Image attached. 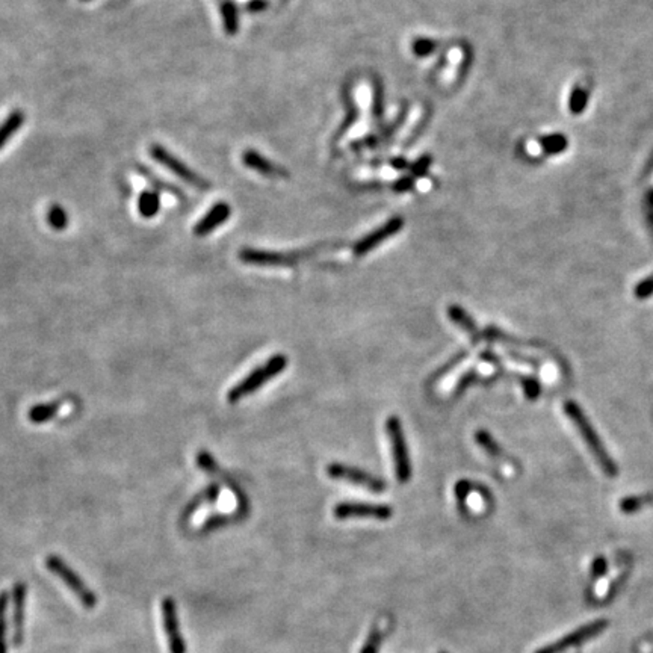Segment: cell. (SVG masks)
Wrapping results in <instances>:
<instances>
[{
    "label": "cell",
    "instance_id": "6da1fadb",
    "mask_svg": "<svg viewBox=\"0 0 653 653\" xmlns=\"http://www.w3.org/2000/svg\"><path fill=\"white\" fill-rule=\"evenodd\" d=\"M564 413L573 422V425L576 427V430H578L584 443L587 445V448H589V451L594 457L596 463L604 471V473L608 476H616L618 473V467L611 459V455L608 454L602 440L599 439V434L592 425V422L584 415L582 408L573 401H565Z\"/></svg>",
    "mask_w": 653,
    "mask_h": 653
},
{
    "label": "cell",
    "instance_id": "f546056e",
    "mask_svg": "<svg viewBox=\"0 0 653 653\" xmlns=\"http://www.w3.org/2000/svg\"><path fill=\"white\" fill-rule=\"evenodd\" d=\"M522 386L529 399H536L540 395V384L536 378H522Z\"/></svg>",
    "mask_w": 653,
    "mask_h": 653
},
{
    "label": "cell",
    "instance_id": "83f0119b",
    "mask_svg": "<svg viewBox=\"0 0 653 653\" xmlns=\"http://www.w3.org/2000/svg\"><path fill=\"white\" fill-rule=\"evenodd\" d=\"M197 464H199L200 469H203L206 473H209V475H216L218 471H220V469H218L215 460H213V457L209 452H206V451L199 452Z\"/></svg>",
    "mask_w": 653,
    "mask_h": 653
},
{
    "label": "cell",
    "instance_id": "7c38bea8",
    "mask_svg": "<svg viewBox=\"0 0 653 653\" xmlns=\"http://www.w3.org/2000/svg\"><path fill=\"white\" fill-rule=\"evenodd\" d=\"M26 592L28 587L23 582H17L13 589V645L20 646L25 638V616H26Z\"/></svg>",
    "mask_w": 653,
    "mask_h": 653
},
{
    "label": "cell",
    "instance_id": "9c48e42d",
    "mask_svg": "<svg viewBox=\"0 0 653 653\" xmlns=\"http://www.w3.org/2000/svg\"><path fill=\"white\" fill-rule=\"evenodd\" d=\"M606 626H608L606 620H597V622L589 623V625L580 628L578 630H575V633H572L570 635H565L564 638L557 641V643L540 649L537 653H563L564 650H567L570 647L581 646L582 643H585L587 640L594 638L601 633H604Z\"/></svg>",
    "mask_w": 653,
    "mask_h": 653
},
{
    "label": "cell",
    "instance_id": "484cf974",
    "mask_svg": "<svg viewBox=\"0 0 653 653\" xmlns=\"http://www.w3.org/2000/svg\"><path fill=\"white\" fill-rule=\"evenodd\" d=\"M345 102H346V107H348V117L345 118V123L341 126V129L337 130V134H336V139H339L343 136V134L346 132L348 129H350L354 122L357 119L358 117V111H357V107L354 105V102L350 99V95H345Z\"/></svg>",
    "mask_w": 653,
    "mask_h": 653
},
{
    "label": "cell",
    "instance_id": "52a82bcc",
    "mask_svg": "<svg viewBox=\"0 0 653 653\" xmlns=\"http://www.w3.org/2000/svg\"><path fill=\"white\" fill-rule=\"evenodd\" d=\"M313 249L309 252H293V253H277V252H268V249H257V248H242L239 252V259L248 265H257V266H288L295 264L297 260L307 257Z\"/></svg>",
    "mask_w": 653,
    "mask_h": 653
},
{
    "label": "cell",
    "instance_id": "7a4b0ae2",
    "mask_svg": "<svg viewBox=\"0 0 653 653\" xmlns=\"http://www.w3.org/2000/svg\"><path fill=\"white\" fill-rule=\"evenodd\" d=\"M286 366H288L286 355H283V354L272 355L268 362H265L262 366L254 369V371L249 372L242 381H239L236 386H233L230 390H228L227 401L230 402V404H236V402H239L242 398L259 390L272 378L280 375L283 371H285Z\"/></svg>",
    "mask_w": 653,
    "mask_h": 653
},
{
    "label": "cell",
    "instance_id": "603a6c76",
    "mask_svg": "<svg viewBox=\"0 0 653 653\" xmlns=\"http://www.w3.org/2000/svg\"><path fill=\"white\" fill-rule=\"evenodd\" d=\"M475 439H476V443L480 445L487 454H490L492 457H500V455H502V451H500L499 445L496 443V440L487 431H478L476 435H475Z\"/></svg>",
    "mask_w": 653,
    "mask_h": 653
},
{
    "label": "cell",
    "instance_id": "8d00e7d4",
    "mask_svg": "<svg viewBox=\"0 0 653 653\" xmlns=\"http://www.w3.org/2000/svg\"><path fill=\"white\" fill-rule=\"evenodd\" d=\"M83 2H88V0H83Z\"/></svg>",
    "mask_w": 653,
    "mask_h": 653
},
{
    "label": "cell",
    "instance_id": "ba28073f",
    "mask_svg": "<svg viewBox=\"0 0 653 653\" xmlns=\"http://www.w3.org/2000/svg\"><path fill=\"white\" fill-rule=\"evenodd\" d=\"M334 516L341 520L353 517H372L378 520L390 519L394 510L384 504H367V502H342L334 507Z\"/></svg>",
    "mask_w": 653,
    "mask_h": 653
},
{
    "label": "cell",
    "instance_id": "d590c367",
    "mask_svg": "<svg viewBox=\"0 0 653 653\" xmlns=\"http://www.w3.org/2000/svg\"><path fill=\"white\" fill-rule=\"evenodd\" d=\"M392 167H394L398 171H401V170H404L407 167V162H406L404 158H395L394 160H392Z\"/></svg>",
    "mask_w": 653,
    "mask_h": 653
},
{
    "label": "cell",
    "instance_id": "d6986e66",
    "mask_svg": "<svg viewBox=\"0 0 653 653\" xmlns=\"http://www.w3.org/2000/svg\"><path fill=\"white\" fill-rule=\"evenodd\" d=\"M221 18L225 34L235 35L239 29V14L232 0H224L221 4Z\"/></svg>",
    "mask_w": 653,
    "mask_h": 653
},
{
    "label": "cell",
    "instance_id": "30bf717a",
    "mask_svg": "<svg viewBox=\"0 0 653 653\" xmlns=\"http://www.w3.org/2000/svg\"><path fill=\"white\" fill-rule=\"evenodd\" d=\"M402 227H404V220H402L401 216L390 218V220L386 224H383L381 227H378L377 230L366 235L365 237H362L360 241H358L354 245V254L355 256L367 254L369 252H371V249H374L378 245L383 244L386 239L399 233L402 230Z\"/></svg>",
    "mask_w": 653,
    "mask_h": 653
},
{
    "label": "cell",
    "instance_id": "3957f363",
    "mask_svg": "<svg viewBox=\"0 0 653 653\" xmlns=\"http://www.w3.org/2000/svg\"><path fill=\"white\" fill-rule=\"evenodd\" d=\"M46 567L69 587L85 608L93 609L97 605V596L88 589V585L81 580V576L76 573L70 565H67V563L62 558H59L58 555H47Z\"/></svg>",
    "mask_w": 653,
    "mask_h": 653
},
{
    "label": "cell",
    "instance_id": "277c9868",
    "mask_svg": "<svg viewBox=\"0 0 653 653\" xmlns=\"http://www.w3.org/2000/svg\"><path fill=\"white\" fill-rule=\"evenodd\" d=\"M386 431L389 434V440L392 446V455H394V466L396 480L399 483H407L411 478V461L407 449V442L404 437V431H402L401 420L395 416H392L386 420Z\"/></svg>",
    "mask_w": 653,
    "mask_h": 653
},
{
    "label": "cell",
    "instance_id": "e575fe53",
    "mask_svg": "<svg viewBox=\"0 0 653 653\" xmlns=\"http://www.w3.org/2000/svg\"><path fill=\"white\" fill-rule=\"evenodd\" d=\"M266 6H268L266 0H249L247 5V8L252 11V13H260V11L266 9Z\"/></svg>",
    "mask_w": 653,
    "mask_h": 653
},
{
    "label": "cell",
    "instance_id": "8992f818",
    "mask_svg": "<svg viewBox=\"0 0 653 653\" xmlns=\"http://www.w3.org/2000/svg\"><path fill=\"white\" fill-rule=\"evenodd\" d=\"M326 473H329V476L333 478V480H341V481L351 483V484H355L358 487L371 490V492H375V493L384 492L386 487H387L386 483L381 480V478L374 476V475L367 473V472H365L362 469H358V467L346 466V464H341V463L330 464L329 467H326Z\"/></svg>",
    "mask_w": 653,
    "mask_h": 653
},
{
    "label": "cell",
    "instance_id": "5bb4252c",
    "mask_svg": "<svg viewBox=\"0 0 653 653\" xmlns=\"http://www.w3.org/2000/svg\"><path fill=\"white\" fill-rule=\"evenodd\" d=\"M242 162L248 168H252L253 171H257L259 174H264V176H268V177H288L289 176V172L285 168L276 165L274 162H271L269 159L257 153L256 150H247L242 155Z\"/></svg>",
    "mask_w": 653,
    "mask_h": 653
},
{
    "label": "cell",
    "instance_id": "cb8c5ba5",
    "mask_svg": "<svg viewBox=\"0 0 653 653\" xmlns=\"http://www.w3.org/2000/svg\"><path fill=\"white\" fill-rule=\"evenodd\" d=\"M6 606L8 596L0 592V653H6Z\"/></svg>",
    "mask_w": 653,
    "mask_h": 653
},
{
    "label": "cell",
    "instance_id": "1f68e13d",
    "mask_svg": "<svg viewBox=\"0 0 653 653\" xmlns=\"http://www.w3.org/2000/svg\"><path fill=\"white\" fill-rule=\"evenodd\" d=\"M380 645H381V634L378 633L377 629H374L371 633V635H369L366 645H365V647L362 649L360 653H378Z\"/></svg>",
    "mask_w": 653,
    "mask_h": 653
},
{
    "label": "cell",
    "instance_id": "e0dca14e",
    "mask_svg": "<svg viewBox=\"0 0 653 653\" xmlns=\"http://www.w3.org/2000/svg\"><path fill=\"white\" fill-rule=\"evenodd\" d=\"M23 123L25 115L20 111H16L6 117L5 122L0 124V150H2L8 141L18 132V129L23 126Z\"/></svg>",
    "mask_w": 653,
    "mask_h": 653
},
{
    "label": "cell",
    "instance_id": "f1b7e54d",
    "mask_svg": "<svg viewBox=\"0 0 653 653\" xmlns=\"http://www.w3.org/2000/svg\"><path fill=\"white\" fill-rule=\"evenodd\" d=\"M431 162H433V158L430 155H425V156H422L419 158L415 163H411L410 165V171L411 174L415 177H423V176H427V172H428V168L431 165Z\"/></svg>",
    "mask_w": 653,
    "mask_h": 653
},
{
    "label": "cell",
    "instance_id": "4316f807",
    "mask_svg": "<svg viewBox=\"0 0 653 653\" xmlns=\"http://www.w3.org/2000/svg\"><path fill=\"white\" fill-rule=\"evenodd\" d=\"M384 93H383V85H381L380 81L374 82V103H372V114L378 119L383 117L384 112Z\"/></svg>",
    "mask_w": 653,
    "mask_h": 653
},
{
    "label": "cell",
    "instance_id": "2e32d148",
    "mask_svg": "<svg viewBox=\"0 0 653 653\" xmlns=\"http://www.w3.org/2000/svg\"><path fill=\"white\" fill-rule=\"evenodd\" d=\"M138 211H139L141 216L147 218V220L156 216L159 213V211H160L159 192L151 191V189L141 192L139 199H138Z\"/></svg>",
    "mask_w": 653,
    "mask_h": 653
},
{
    "label": "cell",
    "instance_id": "4fadbf2b",
    "mask_svg": "<svg viewBox=\"0 0 653 653\" xmlns=\"http://www.w3.org/2000/svg\"><path fill=\"white\" fill-rule=\"evenodd\" d=\"M232 215V208L225 201L215 203L211 211L206 213L200 221L194 225V235L199 237H204L215 232L218 227H221Z\"/></svg>",
    "mask_w": 653,
    "mask_h": 653
},
{
    "label": "cell",
    "instance_id": "9a60e30c",
    "mask_svg": "<svg viewBox=\"0 0 653 653\" xmlns=\"http://www.w3.org/2000/svg\"><path fill=\"white\" fill-rule=\"evenodd\" d=\"M448 314H449V318L452 322H455L459 326H461V329L464 331H467L471 334V337H473L475 342L480 341V330H478V326L475 324V321L471 318V314L467 313L463 307L460 306H451L448 309Z\"/></svg>",
    "mask_w": 653,
    "mask_h": 653
},
{
    "label": "cell",
    "instance_id": "44dd1931",
    "mask_svg": "<svg viewBox=\"0 0 653 653\" xmlns=\"http://www.w3.org/2000/svg\"><path fill=\"white\" fill-rule=\"evenodd\" d=\"M587 105H589V91L578 86V88H575L570 94L569 111L573 115H581L585 111Z\"/></svg>",
    "mask_w": 653,
    "mask_h": 653
},
{
    "label": "cell",
    "instance_id": "d6a6232c",
    "mask_svg": "<svg viewBox=\"0 0 653 653\" xmlns=\"http://www.w3.org/2000/svg\"><path fill=\"white\" fill-rule=\"evenodd\" d=\"M650 295H653V276L649 277L645 281H641L640 285L635 288V297L637 298L645 300V298H649Z\"/></svg>",
    "mask_w": 653,
    "mask_h": 653
},
{
    "label": "cell",
    "instance_id": "4dcf8cb0",
    "mask_svg": "<svg viewBox=\"0 0 653 653\" xmlns=\"http://www.w3.org/2000/svg\"><path fill=\"white\" fill-rule=\"evenodd\" d=\"M650 498H628L622 500V510L625 513H633V511L638 510L640 507H643L646 502H649Z\"/></svg>",
    "mask_w": 653,
    "mask_h": 653
},
{
    "label": "cell",
    "instance_id": "ffe728a7",
    "mask_svg": "<svg viewBox=\"0 0 653 653\" xmlns=\"http://www.w3.org/2000/svg\"><path fill=\"white\" fill-rule=\"evenodd\" d=\"M540 147L544 151V153L552 156V155H561L563 151L567 150L569 147V141L564 135L561 134H553L540 138Z\"/></svg>",
    "mask_w": 653,
    "mask_h": 653
},
{
    "label": "cell",
    "instance_id": "8fae6325",
    "mask_svg": "<svg viewBox=\"0 0 653 653\" xmlns=\"http://www.w3.org/2000/svg\"><path fill=\"white\" fill-rule=\"evenodd\" d=\"M162 623L165 635L168 638V647L171 653H187V646H184V640L180 634L179 622H177V613H176V604L172 599L167 597L162 602Z\"/></svg>",
    "mask_w": 653,
    "mask_h": 653
},
{
    "label": "cell",
    "instance_id": "836d02e7",
    "mask_svg": "<svg viewBox=\"0 0 653 653\" xmlns=\"http://www.w3.org/2000/svg\"><path fill=\"white\" fill-rule=\"evenodd\" d=\"M413 187H415V179H413V177H402V179H399L398 182H395L394 189H395L396 192H407V191H410Z\"/></svg>",
    "mask_w": 653,
    "mask_h": 653
},
{
    "label": "cell",
    "instance_id": "7402d4cb",
    "mask_svg": "<svg viewBox=\"0 0 653 653\" xmlns=\"http://www.w3.org/2000/svg\"><path fill=\"white\" fill-rule=\"evenodd\" d=\"M47 221L54 228V230L61 232L69 225V215L64 208H61V206L53 204L47 212Z\"/></svg>",
    "mask_w": 653,
    "mask_h": 653
},
{
    "label": "cell",
    "instance_id": "d4e9b609",
    "mask_svg": "<svg viewBox=\"0 0 653 653\" xmlns=\"http://www.w3.org/2000/svg\"><path fill=\"white\" fill-rule=\"evenodd\" d=\"M437 47H439L437 41L430 40V38H418L415 42H413V53H415L419 58H425L437 50Z\"/></svg>",
    "mask_w": 653,
    "mask_h": 653
},
{
    "label": "cell",
    "instance_id": "ac0fdd59",
    "mask_svg": "<svg viewBox=\"0 0 653 653\" xmlns=\"http://www.w3.org/2000/svg\"><path fill=\"white\" fill-rule=\"evenodd\" d=\"M59 402H47V404H37L29 410V420L32 423H45L52 420L59 413Z\"/></svg>",
    "mask_w": 653,
    "mask_h": 653
},
{
    "label": "cell",
    "instance_id": "5b68a950",
    "mask_svg": "<svg viewBox=\"0 0 653 653\" xmlns=\"http://www.w3.org/2000/svg\"><path fill=\"white\" fill-rule=\"evenodd\" d=\"M150 156L153 158V160L160 163L162 167H165L170 172H172L174 176L179 177L180 180H183L184 183L191 184V187L201 189V191L211 188V183L208 180L203 179L200 174H197L194 170H191L187 165V163H184L183 160H180L176 155H172L171 151H168L165 147H162L160 144H153L150 147Z\"/></svg>",
    "mask_w": 653,
    "mask_h": 653
}]
</instances>
